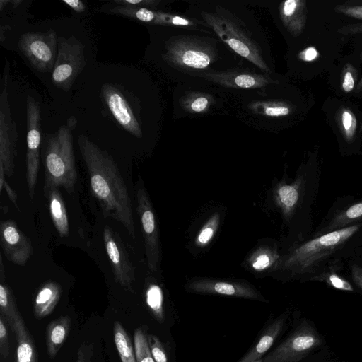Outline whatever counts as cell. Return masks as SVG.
Here are the masks:
<instances>
[{"label":"cell","mask_w":362,"mask_h":362,"mask_svg":"<svg viewBox=\"0 0 362 362\" xmlns=\"http://www.w3.org/2000/svg\"><path fill=\"white\" fill-rule=\"evenodd\" d=\"M318 56V52L314 47H308L297 54V59L301 62H310L314 61Z\"/></svg>","instance_id":"cell-40"},{"label":"cell","mask_w":362,"mask_h":362,"mask_svg":"<svg viewBox=\"0 0 362 362\" xmlns=\"http://www.w3.org/2000/svg\"><path fill=\"white\" fill-rule=\"evenodd\" d=\"M18 47L38 71L53 70L58 51V37L54 30L26 33L21 36Z\"/></svg>","instance_id":"cell-9"},{"label":"cell","mask_w":362,"mask_h":362,"mask_svg":"<svg viewBox=\"0 0 362 362\" xmlns=\"http://www.w3.org/2000/svg\"><path fill=\"white\" fill-rule=\"evenodd\" d=\"M62 287L52 281L42 284L37 292L33 304V313L36 318L42 319L50 315L57 305Z\"/></svg>","instance_id":"cell-18"},{"label":"cell","mask_w":362,"mask_h":362,"mask_svg":"<svg viewBox=\"0 0 362 362\" xmlns=\"http://www.w3.org/2000/svg\"><path fill=\"white\" fill-rule=\"evenodd\" d=\"M322 344V338L317 331L304 322L285 341L262 358V361L299 362Z\"/></svg>","instance_id":"cell-10"},{"label":"cell","mask_w":362,"mask_h":362,"mask_svg":"<svg viewBox=\"0 0 362 362\" xmlns=\"http://www.w3.org/2000/svg\"><path fill=\"white\" fill-rule=\"evenodd\" d=\"M0 310L1 315L8 321L10 326L12 325L15 318L19 314L13 293L5 282V279H1Z\"/></svg>","instance_id":"cell-25"},{"label":"cell","mask_w":362,"mask_h":362,"mask_svg":"<svg viewBox=\"0 0 362 362\" xmlns=\"http://www.w3.org/2000/svg\"><path fill=\"white\" fill-rule=\"evenodd\" d=\"M221 221V215L219 213H214L207 220L198 233L194 243L197 247H204L214 238L216 235Z\"/></svg>","instance_id":"cell-31"},{"label":"cell","mask_w":362,"mask_h":362,"mask_svg":"<svg viewBox=\"0 0 362 362\" xmlns=\"http://www.w3.org/2000/svg\"><path fill=\"white\" fill-rule=\"evenodd\" d=\"M46 198L49 202L50 216L60 237L69 234V223L63 197L59 188L52 189Z\"/></svg>","instance_id":"cell-23"},{"label":"cell","mask_w":362,"mask_h":362,"mask_svg":"<svg viewBox=\"0 0 362 362\" xmlns=\"http://www.w3.org/2000/svg\"><path fill=\"white\" fill-rule=\"evenodd\" d=\"M137 212L139 216L144 242L147 264L151 272L158 269L160 259V244L153 207L144 186L136 192Z\"/></svg>","instance_id":"cell-12"},{"label":"cell","mask_w":362,"mask_h":362,"mask_svg":"<svg viewBox=\"0 0 362 362\" xmlns=\"http://www.w3.org/2000/svg\"><path fill=\"white\" fill-rule=\"evenodd\" d=\"M62 2L77 13L83 12L86 9L85 4L80 0H62Z\"/></svg>","instance_id":"cell-42"},{"label":"cell","mask_w":362,"mask_h":362,"mask_svg":"<svg viewBox=\"0 0 362 362\" xmlns=\"http://www.w3.org/2000/svg\"><path fill=\"white\" fill-rule=\"evenodd\" d=\"M334 10L348 16L362 20V6L338 5Z\"/></svg>","instance_id":"cell-39"},{"label":"cell","mask_w":362,"mask_h":362,"mask_svg":"<svg viewBox=\"0 0 362 362\" xmlns=\"http://www.w3.org/2000/svg\"><path fill=\"white\" fill-rule=\"evenodd\" d=\"M172 99L175 119L223 115L230 110L229 95L205 80L175 84Z\"/></svg>","instance_id":"cell-5"},{"label":"cell","mask_w":362,"mask_h":362,"mask_svg":"<svg viewBox=\"0 0 362 362\" xmlns=\"http://www.w3.org/2000/svg\"><path fill=\"white\" fill-rule=\"evenodd\" d=\"M114 340L122 362H136L132 340L118 321L114 324Z\"/></svg>","instance_id":"cell-24"},{"label":"cell","mask_w":362,"mask_h":362,"mask_svg":"<svg viewBox=\"0 0 362 362\" xmlns=\"http://www.w3.org/2000/svg\"><path fill=\"white\" fill-rule=\"evenodd\" d=\"M183 12L209 28L233 52L262 72L275 74L269 38L245 0H187Z\"/></svg>","instance_id":"cell-2"},{"label":"cell","mask_w":362,"mask_h":362,"mask_svg":"<svg viewBox=\"0 0 362 362\" xmlns=\"http://www.w3.org/2000/svg\"><path fill=\"white\" fill-rule=\"evenodd\" d=\"M361 129H362V125H361Z\"/></svg>","instance_id":"cell-48"},{"label":"cell","mask_w":362,"mask_h":362,"mask_svg":"<svg viewBox=\"0 0 362 362\" xmlns=\"http://www.w3.org/2000/svg\"><path fill=\"white\" fill-rule=\"evenodd\" d=\"M71 327V318L62 316L50 322L47 327L46 344L49 358H54L66 339Z\"/></svg>","instance_id":"cell-20"},{"label":"cell","mask_w":362,"mask_h":362,"mask_svg":"<svg viewBox=\"0 0 362 362\" xmlns=\"http://www.w3.org/2000/svg\"><path fill=\"white\" fill-rule=\"evenodd\" d=\"M357 81V71L350 63H347L342 71L341 86L344 92L353 90Z\"/></svg>","instance_id":"cell-35"},{"label":"cell","mask_w":362,"mask_h":362,"mask_svg":"<svg viewBox=\"0 0 362 362\" xmlns=\"http://www.w3.org/2000/svg\"><path fill=\"white\" fill-rule=\"evenodd\" d=\"M279 258L276 251L268 247H261L249 258L250 267L261 272L271 267Z\"/></svg>","instance_id":"cell-28"},{"label":"cell","mask_w":362,"mask_h":362,"mask_svg":"<svg viewBox=\"0 0 362 362\" xmlns=\"http://www.w3.org/2000/svg\"><path fill=\"white\" fill-rule=\"evenodd\" d=\"M103 241L115 281L122 287L132 291V284L135 281V268L122 240L109 226H105L103 229Z\"/></svg>","instance_id":"cell-14"},{"label":"cell","mask_w":362,"mask_h":362,"mask_svg":"<svg viewBox=\"0 0 362 362\" xmlns=\"http://www.w3.org/2000/svg\"><path fill=\"white\" fill-rule=\"evenodd\" d=\"M27 117V151L26 181L28 195L33 200L37 180L40 166V151L41 143V108L32 96L26 98Z\"/></svg>","instance_id":"cell-11"},{"label":"cell","mask_w":362,"mask_h":362,"mask_svg":"<svg viewBox=\"0 0 362 362\" xmlns=\"http://www.w3.org/2000/svg\"><path fill=\"white\" fill-rule=\"evenodd\" d=\"M285 319V317L281 316L274 321L264 331L257 344L239 362H253L262 358L282 331Z\"/></svg>","instance_id":"cell-21"},{"label":"cell","mask_w":362,"mask_h":362,"mask_svg":"<svg viewBox=\"0 0 362 362\" xmlns=\"http://www.w3.org/2000/svg\"><path fill=\"white\" fill-rule=\"evenodd\" d=\"M85 45L75 36L58 37V51L52 73L56 87L68 91L86 64Z\"/></svg>","instance_id":"cell-8"},{"label":"cell","mask_w":362,"mask_h":362,"mask_svg":"<svg viewBox=\"0 0 362 362\" xmlns=\"http://www.w3.org/2000/svg\"><path fill=\"white\" fill-rule=\"evenodd\" d=\"M204 80L221 88L229 97L259 90L283 83V78L279 74L262 72L250 64L208 75Z\"/></svg>","instance_id":"cell-7"},{"label":"cell","mask_w":362,"mask_h":362,"mask_svg":"<svg viewBox=\"0 0 362 362\" xmlns=\"http://www.w3.org/2000/svg\"><path fill=\"white\" fill-rule=\"evenodd\" d=\"M22 0H13L11 1V4L13 6L14 8L17 7L19 6L20 4L22 3Z\"/></svg>","instance_id":"cell-46"},{"label":"cell","mask_w":362,"mask_h":362,"mask_svg":"<svg viewBox=\"0 0 362 362\" xmlns=\"http://www.w3.org/2000/svg\"><path fill=\"white\" fill-rule=\"evenodd\" d=\"M362 219V201L357 202L337 214L326 230H337L349 226L351 223Z\"/></svg>","instance_id":"cell-26"},{"label":"cell","mask_w":362,"mask_h":362,"mask_svg":"<svg viewBox=\"0 0 362 362\" xmlns=\"http://www.w3.org/2000/svg\"><path fill=\"white\" fill-rule=\"evenodd\" d=\"M302 180L297 179L291 184L281 183L274 189V201L286 217L296 208L300 197Z\"/></svg>","instance_id":"cell-22"},{"label":"cell","mask_w":362,"mask_h":362,"mask_svg":"<svg viewBox=\"0 0 362 362\" xmlns=\"http://www.w3.org/2000/svg\"><path fill=\"white\" fill-rule=\"evenodd\" d=\"M0 241L6 257L15 264L24 266L33 254L30 239L14 221H3L0 225Z\"/></svg>","instance_id":"cell-16"},{"label":"cell","mask_w":362,"mask_h":362,"mask_svg":"<svg viewBox=\"0 0 362 362\" xmlns=\"http://www.w3.org/2000/svg\"><path fill=\"white\" fill-rule=\"evenodd\" d=\"M115 2L119 6H132L150 9H163L168 4L169 0H115Z\"/></svg>","instance_id":"cell-33"},{"label":"cell","mask_w":362,"mask_h":362,"mask_svg":"<svg viewBox=\"0 0 362 362\" xmlns=\"http://www.w3.org/2000/svg\"><path fill=\"white\" fill-rule=\"evenodd\" d=\"M358 228V225L349 226L312 239L288 254L277 267L292 274L312 272L320 262L339 249Z\"/></svg>","instance_id":"cell-6"},{"label":"cell","mask_w":362,"mask_h":362,"mask_svg":"<svg viewBox=\"0 0 362 362\" xmlns=\"http://www.w3.org/2000/svg\"><path fill=\"white\" fill-rule=\"evenodd\" d=\"M104 100L117 123L137 138L143 136L141 125L121 91L110 84L102 86Z\"/></svg>","instance_id":"cell-17"},{"label":"cell","mask_w":362,"mask_h":362,"mask_svg":"<svg viewBox=\"0 0 362 362\" xmlns=\"http://www.w3.org/2000/svg\"><path fill=\"white\" fill-rule=\"evenodd\" d=\"M76 121L69 118L67 124L47 139L44 156V195L46 197L53 188L63 187L66 192H74L77 172L73 146L72 131Z\"/></svg>","instance_id":"cell-4"},{"label":"cell","mask_w":362,"mask_h":362,"mask_svg":"<svg viewBox=\"0 0 362 362\" xmlns=\"http://www.w3.org/2000/svg\"><path fill=\"white\" fill-rule=\"evenodd\" d=\"M77 143L88 170L91 193L103 216L119 222L135 239L132 201L118 166L106 151L86 135L80 134Z\"/></svg>","instance_id":"cell-3"},{"label":"cell","mask_w":362,"mask_h":362,"mask_svg":"<svg viewBox=\"0 0 362 362\" xmlns=\"http://www.w3.org/2000/svg\"><path fill=\"white\" fill-rule=\"evenodd\" d=\"M351 273L354 282L362 289V269L359 266L354 264Z\"/></svg>","instance_id":"cell-43"},{"label":"cell","mask_w":362,"mask_h":362,"mask_svg":"<svg viewBox=\"0 0 362 362\" xmlns=\"http://www.w3.org/2000/svg\"><path fill=\"white\" fill-rule=\"evenodd\" d=\"M147 337L155 362H168L167 353L159 339L153 334H148Z\"/></svg>","instance_id":"cell-34"},{"label":"cell","mask_w":362,"mask_h":362,"mask_svg":"<svg viewBox=\"0 0 362 362\" xmlns=\"http://www.w3.org/2000/svg\"><path fill=\"white\" fill-rule=\"evenodd\" d=\"M323 280L331 286L344 291H353L354 288L346 279L333 273L325 275Z\"/></svg>","instance_id":"cell-36"},{"label":"cell","mask_w":362,"mask_h":362,"mask_svg":"<svg viewBox=\"0 0 362 362\" xmlns=\"http://www.w3.org/2000/svg\"><path fill=\"white\" fill-rule=\"evenodd\" d=\"M93 354V344L92 343H83L78 350L76 362H92Z\"/></svg>","instance_id":"cell-38"},{"label":"cell","mask_w":362,"mask_h":362,"mask_svg":"<svg viewBox=\"0 0 362 362\" xmlns=\"http://www.w3.org/2000/svg\"><path fill=\"white\" fill-rule=\"evenodd\" d=\"M156 27L159 30L157 61L175 84L204 80L208 75L249 64L213 32Z\"/></svg>","instance_id":"cell-1"},{"label":"cell","mask_w":362,"mask_h":362,"mask_svg":"<svg viewBox=\"0 0 362 362\" xmlns=\"http://www.w3.org/2000/svg\"><path fill=\"white\" fill-rule=\"evenodd\" d=\"M3 81L4 84L0 98V168L4 169L6 176L11 177L14 169L18 134L8 100L7 78H4Z\"/></svg>","instance_id":"cell-13"},{"label":"cell","mask_w":362,"mask_h":362,"mask_svg":"<svg viewBox=\"0 0 362 362\" xmlns=\"http://www.w3.org/2000/svg\"><path fill=\"white\" fill-rule=\"evenodd\" d=\"M253 362H263V361H262V358H261V359H259V360L253 361Z\"/></svg>","instance_id":"cell-47"},{"label":"cell","mask_w":362,"mask_h":362,"mask_svg":"<svg viewBox=\"0 0 362 362\" xmlns=\"http://www.w3.org/2000/svg\"><path fill=\"white\" fill-rule=\"evenodd\" d=\"M155 9L132 6L117 5L110 11L114 13L127 16L144 23L151 25Z\"/></svg>","instance_id":"cell-29"},{"label":"cell","mask_w":362,"mask_h":362,"mask_svg":"<svg viewBox=\"0 0 362 362\" xmlns=\"http://www.w3.org/2000/svg\"><path fill=\"white\" fill-rule=\"evenodd\" d=\"M11 327L18 342L17 362H37L35 344L20 314L16 316Z\"/></svg>","instance_id":"cell-19"},{"label":"cell","mask_w":362,"mask_h":362,"mask_svg":"<svg viewBox=\"0 0 362 362\" xmlns=\"http://www.w3.org/2000/svg\"><path fill=\"white\" fill-rule=\"evenodd\" d=\"M3 187L5 189L10 200L13 202L15 206L18 209V197L15 192V191L12 189V187L7 182L6 179H4L2 182H0V191L2 190Z\"/></svg>","instance_id":"cell-41"},{"label":"cell","mask_w":362,"mask_h":362,"mask_svg":"<svg viewBox=\"0 0 362 362\" xmlns=\"http://www.w3.org/2000/svg\"><path fill=\"white\" fill-rule=\"evenodd\" d=\"M146 303L157 320L164 319L163 295L161 288L156 283L148 285L145 292Z\"/></svg>","instance_id":"cell-27"},{"label":"cell","mask_w":362,"mask_h":362,"mask_svg":"<svg viewBox=\"0 0 362 362\" xmlns=\"http://www.w3.org/2000/svg\"><path fill=\"white\" fill-rule=\"evenodd\" d=\"M186 288L194 293L218 294L265 301L261 293L245 281L199 278L188 281Z\"/></svg>","instance_id":"cell-15"},{"label":"cell","mask_w":362,"mask_h":362,"mask_svg":"<svg viewBox=\"0 0 362 362\" xmlns=\"http://www.w3.org/2000/svg\"><path fill=\"white\" fill-rule=\"evenodd\" d=\"M0 352L3 357H7L9 352L8 333L4 317H0Z\"/></svg>","instance_id":"cell-37"},{"label":"cell","mask_w":362,"mask_h":362,"mask_svg":"<svg viewBox=\"0 0 362 362\" xmlns=\"http://www.w3.org/2000/svg\"><path fill=\"white\" fill-rule=\"evenodd\" d=\"M361 59H362V52H361ZM356 91H357V92L362 91V78H361V79L360 80V81L358 82V83L357 84V86H356Z\"/></svg>","instance_id":"cell-45"},{"label":"cell","mask_w":362,"mask_h":362,"mask_svg":"<svg viewBox=\"0 0 362 362\" xmlns=\"http://www.w3.org/2000/svg\"><path fill=\"white\" fill-rule=\"evenodd\" d=\"M147 334L139 327L134 332V345L136 362H155L148 346Z\"/></svg>","instance_id":"cell-32"},{"label":"cell","mask_w":362,"mask_h":362,"mask_svg":"<svg viewBox=\"0 0 362 362\" xmlns=\"http://www.w3.org/2000/svg\"><path fill=\"white\" fill-rule=\"evenodd\" d=\"M337 122L344 139L348 142H351L354 137L357 127V120L354 114L348 108H341L337 114Z\"/></svg>","instance_id":"cell-30"},{"label":"cell","mask_w":362,"mask_h":362,"mask_svg":"<svg viewBox=\"0 0 362 362\" xmlns=\"http://www.w3.org/2000/svg\"><path fill=\"white\" fill-rule=\"evenodd\" d=\"M11 1L10 0H1L0 1V10L2 11L3 8L7 5L8 4L11 3Z\"/></svg>","instance_id":"cell-44"}]
</instances>
